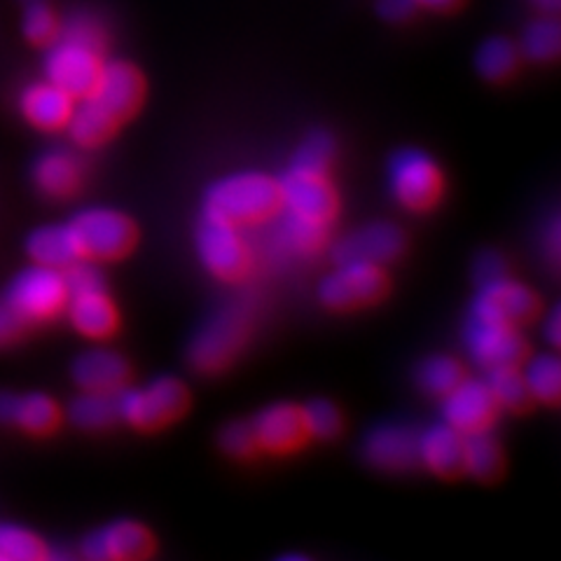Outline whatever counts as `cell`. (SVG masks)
<instances>
[{
	"label": "cell",
	"mask_w": 561,
	"mask_h": 561,
	"mask_svg": "<svg viewBox=\"0 0 561 561\" xmlns=\"http://www.w3.org/2000/svg\"><path fill=\"white\" fill-rule=\"evenodd\" d=\"M206 210L237 227L270 222L280 214L278 181L257 171L225 175L208 187Z\"/></svg>",
	"instance_id": "cell-1"
},
{
	"label": "cell",
	"mask_w": 561,
	"mask_h": 561,
	"mask_svg": "<svg viewBox=\"0 0 561 561\" xmlns=\"http://www.w3.org/2000/svg\"><path fill=\"white\" fill-rule=\"evenodd\" d=\"M253 305L249 300H234L220 307L190 344V363L204 375H214L230 365L243 344L251 337Z\"/></svg>",
	"instance_id": "cell-2"
},
{
	"label": "cell",
	"mask_w": 561,
	"mask_h": 561,
	"mask_svg": "<svg viewBox=\"0 0 561 561\" xmlns=\"http://www.w3.org/2000/svg\"><path fill=\"white\" fill-rule=\"evenodd\" d=\"M117 416L136 431H160L190 408V393L183 381L173 377H157L144 389H119L115 393Z\"/></svg>",
	"instance_id": "cell-3"
},
{
	"label": "cell",
	"mask_w": 561,
	"mask_h": 561,
	"mask_svg": "<svg viewBox=\"0 0 561 561\" xmlns=\"http://www.w3.org/2000/svg\"><path fill=\"white\" fill-rule=\"evenodd\" d=\"M197 253L210 274L220 280H230V284L243 280L253 267L251 249L239 227L206 208L197 225Z\"/></svg>",
	"instance_id": "cell-4"
},
{
	"label": "cell",
	"mask_w": 561,
	"mask_h": 561,
	"mask_svg": "<svg viewBox=\"0 0 561 561\" xmlns=\"http://www.w3.org/2000/svg\"><path fill=\"white\" fill-rule=\"evenodd\" d=\"M82 257L119 260L134 251L136 225L113 208H87L70 222Z\"/></svg>",
	"instance_id": "cell-5"
},
{
	"label": "cell",
	"mask_w": 561,
	"mask_h": 561,
	"mask_svg": "<svg viewBox=\"0 0 561 561\" xmlns=\"http://www.w3.org/2000/svg\"><path fill=\"white\" fill-rule=\"evenodd\" d=\"M396 202L408 210H431L443 197L445 181L433 157L421 150H400L389 169Z\"/></svg>",
	"instance_id": "cell-6"
},
{
	"label": "cell",
	"mask_w": 561,
	"mask_h": 561,
	"mask_svg": "<svg viewBox=\"0 0 561 561\" xmlns=\"http://www.w3.org/2000/svg\"><path fill=\"white\" fill-rule=\"evenodd\" d=\"M389 293V278L370 262H342L323 278L319 288L321 302L335 311H354L381 302Z\"/></svg>",
	"instance_id": "cell-7"
},
{
	"label": "cell",
	"mask_w": 561,
	"mask_h": 561,
	"mask_svg": "<svg viewBox=\"0 0 561 561\" xmlns=\"http://www.w3.org/2000/svg\"><path fill=\"white\" fill-rule=\"evenodd\" d=\"M66 300L64 270L35 265L14 276L5 302L22 321H47L66 307Z\"/></svg>",
	"instance_id": "cell-8"
},
{
	"label": "cell",
	"mask_w": 561,
	"mask_h": 561,
	"mask_svg": "<svg viewBox=\"0 0 561 561\" xmlns=\"http://www.w3.org/2000/svg\"><path fill=\"white\" fill-rule=\"evenodd\" d=\"M280 208L288 214L330 225L340 210L337 192L332 187L328 171H316L290 164L280 175Z\"/></svg>",
	"instance_id": "cell-9"
},
{
	"label": "cell",
	"mask_w": 561,
	"mask_h": 561,
	"mask_svg": "<svg viewBox=\"0 0 561 561\" xmlns=\"http://www.w3.org/2000/svg\"><path fill=\"white\" fill-rule=\"evenodd\" d=\"M49 45L51 47L45 59L47 80L61 87V90L73 99H82L84 94H90L101 73L103 51L90 45L64 38V35H57Z\"/></svg>",
	"instance_id": "cell-10"
},
{
	"label": "cell",
	"mask_w": 561,
	"mask_h": 561,
	"mask_svg": "<svg viewBox=\"0 0 561 561\" xmlns=\"http://www.w3.org/2000/svg\"><path fill=\"white\" fill-rule=\"evenodd\" d=\"M466 346L470 358L482 370H501V367H519L529 356V344L524 342L519 330L494 321H482L468 316Z\"/></svg>",
	"instance_id": "cell-11"
},
{
	"label": "cell",
	"mask_w": 561,
	"mask_h": 561,
	"mask_svg": "<svg viewBox=\"0 0 561 561\" xmlns=\"http://www.w3.org/2000/svg\"><path fill=\"white\" fill-rule=\"evenodd\" d=\"M540 309L538 297L531 288H526L511 278H496L491 284L480 286L476 300H472V319L494 321L503 325L519 328L536 319Z\"/></svg>",
	"instance_id": "cell-12"
},
{
	"label": "cell",
	"mask_w": 561,
	"mask_h": 561,
	"mask_svg": "<svg viewBox=\"0 0 561 561\" xmlns=\"http://www.w3.org/2000/svg\"><path fill=\"white\" fill-rule=\"evenodd\" d=\"M146 84L140 78L138 68H134L127 61H111L101 66V73L90 90L84 94L96 108H101L105 115L113 117L117 125L127 122L136 115V111L144 103Z\"/></svg>",
	"instance_id": "cell-13"
},
{
	"label": "cell",
	"mask_w": 561,
	"mask_h": 561,
	"mask_svg": "<svg viewBox=\"0 0 561 561\" xmlns=\"http://www.w3.org/2000/svg\"><path fill=\"white\" fill-rule=\"evenodd\" d=\"M499 410V402L491 396L486 381L480 379H463L443 396L445 424L463 435L491 431Z\"/></svg>",
	"instance_id": "cell-14"
},
{
	"label": "cell",
	"mask_w": 561,
	"mask_h": 561,
	"mask_svg": "<svg viewBox=\"0 0 561 561\" xmlns=\"http://www.w3.org/2000/svg\"><path fill=\"white\" fill-rule=\"evenodd\" d=\"M82 554L90 561H144L154 554V536L144 524L119 519L87 536Z\"/></svg>",
	"instance_id": "cell-15"
},
{
	"label": "cell",
	"mask_w": 561,
	"mask_h": 561,
	"mask_svg": "<svg viewBox=\"0 0 561 561\" xmlns=\"http://www.w3.org/2000/svg\"><path fill=\"white\" fill-rule=\"evenodd\" d=\"M405 251V237L396 225L389 222H375L365 225L360 230L344 237L332 257L337 265L342 262H370V265H383V262H393Z\"/></svg>",
	"instance_id": "cell-16"
},
{
	"label": "cell",
	"mask_w": 561,
	"mask_h": 561,
	"mask_svg": "<svg viewBox=\"0 0 561 561\" xmlns=\"http://www.w3.org/2000/svg\"><path fill=\"white\" fill-rule=\"evenodd\" d=\"M419 463L443 480H456L466 472V435L449 424H435L416 433Z\"/></svg>",
	"instance_id": "cell-17"
},
{
	"label": "cell",
	"mask_w": 561,
	"mask_h": 561,
	"mask_svg": "<svg viewBox=\"0 0 561 561\" xmlns=\"http://www.w3.org/2000/svg\"><path fill=\"white\" fill-rule=\"evenodd\" d=\"M251 426L255 431L260 449L272 454H290L307 443V426L302 408L290 405V402H276L262 410Z\"/></svg>",
	"instance_id": "cell-18"
},
{
	"label": "cell",
	"mask_w": 561,
	"mask_h": 561,
	"mask_svg": "<svg viewBox=\"0 0 561 561\" xmlns=\"http://www.w3.org/2000/svg\"><path fill=\"white\" fill-rule=\"evenodd\" d=\"M365 461L389 472H402L419 466L416 433L402 424H381L365 435Z\"/></svg>",
	"instance_id": "cell-19"
},
{
	"label": "cell",
	"mask_w": 561,
	"mask_h": 561,
	"mask_svg": "<svg viewBox=\"0 0 561 561\" xmlns=\"http://www.w3.org/2000/svg\"><path fill=\"white\" fill-rule=\"evenodd\" d=\"M68 316L78 332L92 340H105L117 330V309L103 288L68 293Z\"/></svg>",
	"instance_id": "cell-20"
},
{
	"label": "cell",
	"mask_w": 561,
	"mask_h": 561,
	"mask_svg": "<svg viewBox=\"0 0 561 561\" xmlns=\"http://www.w3.org/2000/svg\"><path fill=\"white\" fill-rule=\"evenodd\" d=\"M73 379L82 391L117 393L129 379V365L108 348L84 351L73 363Z\"/></svg>",
	"instance_id": "cell-21"
},
{
	"label": "cell",
	"mask_w": 561,
	"mask_h": 561,
	"mask_svg": "<svg viewBox=\"0 0 561 561\" xmlns=\"http://www.w3.org/2000/svg\"><path fill=\"white\" fill-rule=\"evenodd\" d=\"M70 111H73V96L49 80L26 87L22 94V113L38 129L55 131L66 127Z\"/></svg>",
	"instance_id": "cell-22"
},
{
	"label": "cell",
	"mask_w": 561,
	"mask_h": 561,
	"mask_svg": "<svg viewBox=\"0 0 561 561\" xmlns=\"http://www.w3.org/2000/svg\"><path fill=\"white\" fill-rule=\"evenodd\" d=\"M26 251L35 265H45L51 270H66L73 262L82 260L80 245L76 241L70 225H45L35 230L28 241Z\"/></svg>",
	"instance_id": "cell-23"
},
{
	"label": "cell",
	"mask_w": 561,
	"mask_h": 561,
	"mask_svg": "<svg viewBox=\"0 0 561 561\" xmlns=\"http://www.w3.org/2000/svg\"><path fill=\"white\" fill-rule=\"evenodd\" d=\"M33 181L47 197H70L80 187L82 167L68 150H49L35 162Z\"/></svg>",
	"instance_id": "cell-24"
},
{
	"label": "cell",
	"mask_w": 561,
	"mask_h": 561,
	"mask_svg": "<svg viewBox=\"0 0 561 561\" xmlns=\"http://www.w3.org/2000/svg\"><path fill=\"white\" fill-rule=\"evenodd\" d=\"M325 241H328L325 222L295 216V214H288V210H284V216H280L274 230V243L288 255H311L316 251H321Z\"/></svg>",
	"instance_id": "cell-25"
},
{
	"label": "cell",
	"mask_w": 561,
	"mask_h": 561,
	"mask_svg": "<svg viewBox=\"0 0 561 561\" xmlns=\"http://www.w3.org/2000/svg\"><path fill=\"white\" fill-rule=\"evenodd\" d=\"M68 131L73 136V140L82 148H96L101 144H105L115 131H117V122L113 117L105 115L101 108L82 96L78 105H73L68 117Z\"/></svg>",
	"instance_id": "cell-26"
},
{
	"label": "cell",
	"mask_w": 561,
	"mask_h": 561,
	"mask_svg": "<svg viewBox=\"0 0 561 561\" xmlns=\"http://www.w3.org/2000/svg\"><path fill=\"white\" fill-rule=\"evenodd\" d=\"M466 472L480 482H494L503 472V451L489 431L466 435Z\"/></svg>",
	"instance_id": "cell-27"
},
{
	"label": "cell",
	"mask_w": 561,
	"mask_h": 561,
	"mask_svg": "<svg viewBox=\"0 0 561 561\" xmlns=\"http://www.w3.org/2000/svg\"><path fill=\"white\" fill-rule=\"evenodd\" d=\"M68 419L73 421L78 428H84V431H103L113 426L119 419L115 393L84 391L82 396H78L73 402H70Z\"/></svg>",
	"instance_id": "cell-28"
},
{
	"label": "cell",
	"mask_w": 561,
	"mask_h": 561,
	"mask_svg": "<svg viewBox=\"0 0 561 561\" xmlns=\"http://www.w3.org/2000/svg\"><path fill=\"white\" fill-rule=\"evenodd\" d=\"M519 64V49L507 38H489L476 55L478 73L489 82H503L511 78Z\"/></svg>",
	"instance_id": "cell-29"
},
{
	"label": "cell",
	"mask_w": 561,
	"mask_h": 561,
	"mask_svg": "<svg viewBox=\"0 0 561 561\" xmlns=\"http://www.w3.org/2000/svg\"><path fill=\"white\" fill-rule=\"evenodd\" d=\"M59 424V408L57 402L45 393H26L16 396V410H14V424L33 435H45L55 431Z\"/></svg>",
	"instance_id": "cell-30"
},
{
	"label": "cell",
	"mask_w": 561,
	"mask_h": 561,
	"mask_svg": "<svg viewBox=\"0 0 561 561\" xmlns=\"http://www.w3.org/2000/svg\"><path fill=\"white\" fill-rule=\"evenodd\" d=\"M486 386L491 396L499 402V408L511 412H524L531 408L529 386L524 381L519 367H501V370L486 373Z\"/></svg>",
	"instance_id": "cell-31"
},
{
	"label": "cell",
	"mask_w": 561,
	"mask_h": 561,
	"mask_svg": "<svg viewBox=\"0 0 561 561\" xmlns=\"http://www.w3.org/2000/svg\"><path fill=\"white\" fill-rule=\"evenodd\" d=\"M463 379H466V375H463L461 363L449 358V356H431L416 367L419 389L428 396L443 398Z\"/></svg>",
	"instance_id": "cell-32"
},
{
	"label": "cell",
	"mask_w": 561,
	"mask_h": 561,
	"mask_svg": "<svg viewBox=\"0 0 561 561\" xmlns=\"http://www.w3.org/2000/svg\"><path fill=\"white\" fill-rule=\"evenodd\" d=\"M561 47V31L557 20L552 16H542V20L531 22L522 33V55L536 64L552 61L559 55Z\"/></svg>",
	"instance_id": "cell-33"
},
{
	"label": "cell",
	"mask_w": 561,
	"mask_h": 561,
	"mask_svg": "<svg viewBox=\"0 0 561 561\" xmlns=\"http://www.w3.org/2000/svg\"><path fill=\"white\" fill-rule=\"evenodd\" d=\"M529 393L534 400L548 402L554 405L559 400V381H561V365L554 354H542L526 363V370L522 373Z\"/></svg>",
	"instance_id": "cell-34"
},
{
	"label": "cell",
	"mask_w": 561,
	"mask_h": 561,
	"mask_svg": "<svg viewBox=\"0 0 561 561\" xmlns=\"http://www.w3.org/2000/svg\"><path fill=\"white\" fill-rule=\"evenodd\" d=\"M49 552L45 542L24 526L0 524V561H41Z\"/></svg>",
	"instance_id": "cell-35"
},
{
	"label": "cell",
	"mask_w": 561,
	"mask_h": 561,
	"mask_svg": "<svg viewBox=\"0 0 561 561\" xmlns=\"http://www.w3.org/2000/svg\"><path fill=\"white\" fill-rule=\"evenodd\" d=\"M59 20L51 12L47 0H28L24 3V35L35 45H49L59 33Z\"/></svg>",
	"instance_id": "cell-36"
},
{
	"label": "cell",
	"mask_w": 561,
	"mask_h": 561,
	"mask_svg": "<svg viewBox=\"0 0 561 561\" xmlns=\"http://www.w3.org/2000/svg\"><path fill=\"white\" fill-rule=\"evenodd\" d=\"M302 416L309 437L332 440L342 433V414L330 400H311L309 405L302 408Z\"/></svg>",
	"instance_id": "cell-37"
},
{
	"label": "cell",
	"mask_w": 561,
	"mask_h": 561,
	"mask_svg": "<svg viewBox=\"0 0 561 561\" xmlns=\"http://www.w3.org/2000/svg\"><path fill=\"white\" fill-rule=\"evenodd\" d=\"M332 160H335V140H332V136L325 131H313L302 140V146L297 148L290 164L316 169V171H328Z\"/></svg>",
	"instance_id": "cell-38"
},
{
	"label": "cell",
	"mask_w": 561,
	"mask_h": 561,
	"mask_svg": "<svg viewBox=\"0 0 561 561\" xmlns=\"http://www.w3.org/2000/svg\"><path fill=\"white\" fill-rule=\"evenodd\" d=\"M57 35H64V38H70L82 45H90L99 51L105 49V31L94 14H87V12L73 14L64 26H59Z\"/></svg>",
	"instance_id": "cell-39"
},
{
	"label": "cell",
	"mask_w": 561,
	"mask_h": 561,
	"mask_svg": "<svg viewBox=\"0 0 561 561\" xmlns=\"http://www.w3.org/2000/svg\"><path fill=\"white\" fill-rule=\"evenodd\" d=\"M220 449L234 459H251L260 449L257 437L249 421H232L220 431Z\"/></svg>",
	"instance_id": "cell-40"
},
{
	"label": "cell",
	"mask_w": 561,
	"mask_h": 561,
	"mask_svg": "<svg viewBox=\"0 0 561 561\" xmlns=\"http://www.w3.org/2000/svg\"><path fill=\"white\" fill-rule=\"evenodd\" d=\"M505 276V260L496 251H482L472 262V278L478 286L491 284V280Z\"/></svg>",
	"instance_id": "cell-41"
},
{
	"label": "cell",
	"mask_w": 561,
	"mask_h": 561,
	"mask_svg": "<svg viewBox=\"0 0 561 561\" xmlns=\"http://www.w3.org/2000/svg\"><path fill=\"white\" fill-rule=\"evenodd\" d=\"M379 14L389 22H405L414 14L416 3L414 0H379L377 3Z\"/></svg>",
	"instance_id": "cell-42"
},
{
	"label": "cell",
	"mask_w": 561,
	"mask_h": 561,
	"mask_svg": "<svg viewBox=\"0 0 561 561\" xmlns=\"http://www.w3.org/2000/svg\"><path fill=\"white\" fill-rule=\"evenodd\" d=\"M22 323L24 321L14 313V309L8 302H0V344H8L14 337H20Z\"/></svg>",
	"instance_id": "cell-43"
},
{
	"label": "cell",
	"mask_w": 561,
	"mask_h": 561,
	"mask_svg": "<svg viewBox=\"0 0 561 561\" xmlns=\"http://www.w3.org/2000/svg\"><path fill=\"white\" fill-rule=\"evenodd\" d=\"M16 410V393L0 391V424H14Z\"/></svg>",
	"instance_id": "cell-44"
},
{
	"label": "cell",
	"mask_w": 561,
	"mask_h": 561,
	"mask_svg": "<svg viewBox=\"0 0 561 561\" xmlns=\"http://www.w3.org/2000/svg\"><path fill=\"white\" fill-rule=\"evenodd\" d=\"M548 251H550V262L557 265L559 260V218L550 222V237H548Z\"/></svg>",
	"instance_id": "cell-45"
},
{
	"label": "cell",
	"mask_w": 561,
	"mask_h": 561,
	"mask_svg": "<svg viewBox=\"0 0 561 561\" xmlns=\"http://www.w3.org/2000/svg\"><path fill=\"white\" fill-rule=\"evenodd\" d=\"M559 325H561L559 309H552L550 319H548V325H546V332H548V340H550L554 346L559 344V337H561V330H559Z\"/></svg>",
	"instance_id": "cell-46"
},
{
	"label": "cell",
	"mask_w": 561,
	"mask_h": 561,
	"mask_svg": "<svg viewBox=\"0 0 561 561\" xmlns=\"http://www.w3.org/2000/svg\"><path fill=\"white\" fill-rule=\"evenodd\" d=\"M416 8H428V10H451L459 5V0H414Z\"/></svg>",
	"instance_id": "cell-47"
},
{
	"label": "cell",
	"mask_w": 561,
	"mask_h": 561,
	"mask_svg": "<svg viewBox=\"0 0 561 561\" xmlns=\"http://www.w3.org/2000/svg\"><path fill=\"white\" fill-rule=\"evenodd\" d=\"M536 3H538L542 10H557L559 0H536Z\"/></svg>",
	"instance_id": "cell-48"
}]
</instances>
